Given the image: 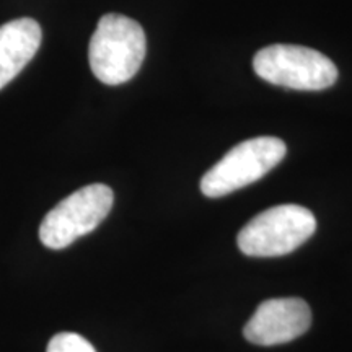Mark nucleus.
<instances>
[{
  "mask_svg": "<svg viewBox=\"0 0 352 352\" xmlns=\"http://www.w3.org/2000/svg\"><path fill=\"white\" fill-rule=\"evenodd\" d=\"M285 144L277 138H254L232 148L201 179L208 197H222L261 179L283 162Z\"/></svg>",
  "mask_w": 352,
  "mask_h": 352,
  "instance_id": "nucleus-4",
  "label": "nucleus"
},
{
  "mask_svg": "<svg viewBox=\"0 0 352 352\" xmlns=\"http://www.w3.org/2000/svg\"><path fill=\"white\" fill-rule=\"evenodd\" d=\"M147 52L145 33L138 21L120 13L101 16L90 39L88 60L100 82L121 85L139 72Z\"/></svg>",
  "mask_w": 352,
  "mask_h": 352,
  "instance_id": "nucleus-1",
  "label": "nucleus"
},
{
  "mask_svg": "<svg viewBox=\"0 0 352 352\" xmlns=\"http://www.w3.org/2000/svg\"><path fill=\"white\" fill-rule=\"evenodd\" d=\"M311 310L302 298H270L256 308L243 328L246 341L256 346H277L308 331Z\"/></svg>",
  "mask_w": 352,
  "mask_h": 352,
  "instance_id": "nucleus-6",
  "label": "nucleus"
},
{
  "mask_svg": "<svg viewBox=\"0 0 352 352\" xmlns=\"http://www.w3.org/2000/svg\"><path fill=\"white\" fill-rule=\"evenodd\" d=\"M46 352H96L85 338L77 333H59L51 338Z\"/></svg>",
  "mask_w": 352,
  "mask_h": 352,
  "instance_id": "nucleus-8",
  "label": "nucleus"
},
{
  "mask_svg": "<svg viewBox=\"0 0 352 352\" xmlns=\"http://www.w3.org/2000/svg\"><path fill=\"white\" fill-rule=\"evenodd\" d=\"M113 202V189L107 184L95 183L78 189L46 214L39 226V240L46 248H67L107 219Z\"/></svg>",
  "mask_w": 352,
  "mask_h": 352,
  "instance_id": "nucleus-3",
  "label": "nucleus"
},
{
  "mask_svg": "<svg viewBox=\"0 0 352 352\" xmlns=\"http://www.w3.org/2000/svg\"><path fill=\"white\" fill-rule=\"evenodd\" d=\"M253 67L263 80L292 90H324L338 78L336 65L327 56L294 44H274L258 51Z\"/></svg>",
  "mask_w": 352,
  "mask_h": 352,
  "instance_id": "nucleus-5",
  "label": "nucleus"
},
{
  "mask_svg": "<svg viewBox=\"0 0 352 352\" xmlns=\"http://www.w3.org/2000/svg\"><path fill=\"white\" fill-rule=\"evenodd\" d=\"M41 38V26L33 19L12 20L0 26V90L33 59Z\"/></svg>",
  "mask_w": 352,
  "mask_h": 352,
  "instance_id": "nucleus-7",
  "label": "nucleus"
},
{
  "mask_svg": "<svg viewBox=\"0 0 352 352\" xmlns=\"http://www.w3.org/2000/svg\"><path fill=\"white\" fill-rule=\"evenodd\" d=\"M316 219L297 204L274 206L258 214L239 232L240 252L253 258H276L296 252L314 235Z\"/></svg>",
  "mask_w": 352,
  "mask_h": 352,
  "instance_id": "nucleus-2",
  "label": "nucleus"
}]
</instances>
